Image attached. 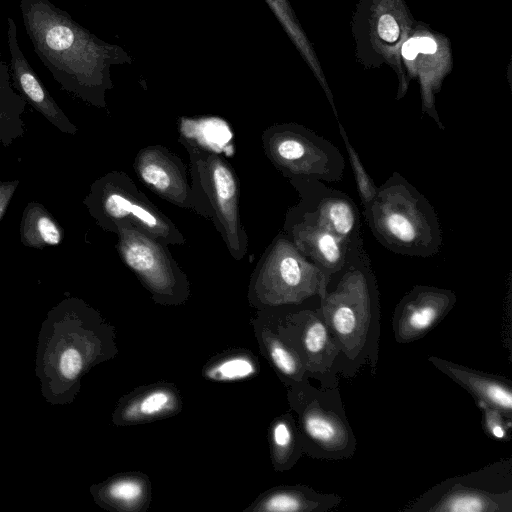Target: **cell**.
I'll return each instance as SVG.
<instances>
[{"mask_svg":"<svg viewBox=\"0 0 512 512\" xmlns=\"http://www.w3.org/2000/svg\"><path fill=\"white\" fill-rule=\"evenodd\" d=\"M478 407L482 411L484 433L498 441H509L511 439L512 419L490 406L479 405Z\"/></svg>","mask_w":512,"mask_h":512,"instance_id":"obj_27","label":"cell"},{"mask_svg":"<svg viewBox=\"0 0 512 512\" xmlns=\"http://www.w3.org/2000/svg\"><path fill=\"white\" fill-rule=\"evenodd\" d=\"M7 44L10 53V74L19 94L61 132L75 135L78 128L52 98L21 51L17 26L10 17L7 18Z\"/></svg>","mask_w":512,"mask_h":512,"instance_id":"obj_15","label":"cell"},{"mask_svg":"<svg viewBox=\"0 0 512 512\" xmlns=\"http://www.w3.org/2000/svg\"><path fill=\"white\" fill-rule=\"evenodd\" d=\"M377 32L381 39L394 42L399 37V26L393 16L385 14L378 20Z\"/></svg>","mask_w":512,"mask_h":512,"instance_id":"obj_30","label":"cell"},{"mask_svg":"<svg viewBox=\"0 0 512 512\" xmlns=\"http://www.w3.org/2000/svg\"><path fill=\"white\" fill-rule=\"evenodd\" d=\"M116 249L122 262L136 275L152 300L160 305L184 304L190 296L186 273L172 257L168 245L128 222L115 225Z\"/></svg>","mask_w":512,"mask_h":512,"instance_id":"obj_10","label":"cell"},{"mask_svg":"<svg viewBox=\"0 0 512 512\" xmlns=\"http://www.w3.org/2000/svg\"><path fill=\"white\" fill-rule=\"evenodd\" d=\"M182 408L179 389L173 383L157 382L137 387L122 397L113 419L120 426L139 425L173 417Z\"/></svg>","mask_w":512,"mask_h":512,"instance_id":"obj_16","label":"cell"},{"mask_svg":"<svg viewBox=\"0 0 512 512\" xmlns=\"http://www.w3.org/2000/svg\"><path fill=\"white\" fill-rule=\"evenodd\" d=\"M133 168L138 179L160 198L200 215L187 167L167 147L157 144L140 149Z\"/></svg>","mask_w":512,"mask_h":512,"instance_id":"obj_13","label":"cell"},{"mask_svg":"<svg viewBox=\"0 0 512 512\" xmlns=\"http://www.w3.org/2000/svg\"><path fill=\"white\" fill-rule=\"evenodd\" d=\"M418 52L423 54H433L437 50L436 42L429 37H416Z\"/></svg>","mask_w":512,"mask_h":512,"instance_id":"obj_32","label":"cell"},{"mask_svg":"<svg viewBox=\"0 0 512 512\" xmlns=\"http://www.w3.org/2000/svg\"><path fill=\"white\" fill-rule=\"evenodd\" d=\"M90 216L103 230L128 222L166 245H183L186 239L174 222L138 189L128 174L110 171L97 178L83 201Z\"/></svg>","mask_w":512,"mask_h":512,"instance_id":"obj_7","label":"cell"},{"mask_svg":"<svg viewBox=\"0 0 512 512\" xmlns=\"http://www.w3.org/2000/svg\"><path fill=\"white\" fill-rule=\"evenodd\" d=\"M419 54L416 44V39L411 38L407 40L402 46V55L407 60H414Z\"/></svg>","mask_w":512,"mask_h":512,"instance_id":"obj_33","label":"cell"},{"mask_svg":"<svg viewBox=\"0 0 512 512\" xmlns=\"http://www.w3.org/2000/svg\"><path fill=\"white\" fill-rule=\"evenodd\" d=\"M82 368L83 358L76 348L70 347L61 354L59 370L64 377L73 379L79 375Z\"/></svg>","mask_w":512,"mask_h":512,"instance_id":"obj_28","label":"cell"},{"mask_svg":"<svg viewBox=\"0 0 512 512\" xmlns=\"http://www.w3.org/2000/svg\"><path fill=\"white\" fill-rule=\"evenodd\" d=\"M363 215L374 238L390 252L429 258L441 250L443 232L433 205L399 172L378 186Z\"/></svg>","mask_w":512,"mask_h":512,"instance_id":"obj_3","label":"cell"},{"mask_svg":"<svg viewBox=\"0 0 512 512\" xmlns=\"http://www.w3.org/2000/svg\"><path fill=\"white\" fill-rule=\"evenodd\" d=\"M107 506L119 512H145L151 501V482L139 471L122 473L111 478L99 490Z\"/></svg>","mask_w":512,"mask_h":512,"instance_id":"obj_21","label":"cell"},{"mask_svg":"<svg viewBox=\"0 0 512 512\" xmlns=\"http://www.w3.org/2000/svg\"><path fill=\"white\" fill-rule=\"evenodd\" d=\"M270 7L273 9L279 20L283 23L287 31L290 33L291 37H293L296 43L303 47L304 41L302 40V35L299 30L296 28L292 17L289 13V7L285 0H266Z\"/></svg>","mask_w":512,"mask_h":512,"instance_id":"obj_29","label":"cell"},{"mask_svg":"<svg viewBox=\"0 0 512 512\" xmlns=\"http://www.w3.org/2000/svg\"><path fill=\"white\" fill-rule=\"evenodd\" d=\"M326 285L320 269L281 231L251 274L248 301L257 310L296 306L314 296H322Z\"/></svg>","mask_w":512,"mask_h":512,"instance_id":"obj_6","label":"cell"},{"mask_svg":"<svg viewBox=\"0 0 512 512\" xmlns=\"http://www.w3.org/2000/svg\"><path fill=\"white\" fill-rule=\"evenodd\" d=\"M20 239L24 246L30 248L57 246L63 239V230L41 203L32 201L22 213Z\"/></svg>","mask_w":512,"mask_h":512,"instance_id":"obj_24","label":"cell"},{"mask_svg":"<svg viewBox=\"0 0 512 512\" xmlns=\"http://www.w3.org/2000/svg\"><path fill=\"white\" fill-rule=\"evenodd\" d=\"M19 185V180H0V220L7 211L11 199Z\"/></svg>","mask_w":512,"mask_h":512,"instance_id":"obj_31","label":"cell"},{"mask_svg":"<svg viewBox=\"0 0 512 512\" xmlns=\"http://www.w3.org/2000/svg\"><path fill=\"white\" fill-rule=\"evenodd\" d=\"M299 194V202L290 207L284 224L309 221L344 240L352 250L363 247L359 209L347 194L323 181L289 180Z\"/></svg>","mask_w":512,"mask_h":512,"instance_id":"obj_12","label":"cell"},{"mask_svg":"<svg viewBox=\"0 0 512 512\" xmlns=\"http://www.w3.org/2000/svg\"><path fill=\"white\" fill-rule=\"evenodd\" d=\"M456 294L444 288L415 285L398 302L392 317L397 343L408 344L423 338L452 310Z\"/></svg>","mask_w":512,"mask_h":512,"instance_id":"obj_14","label":"cell"},{"mask_svg":"<svg viewBox=\"0 0 512 512\" xmlns=\"http://www.w3.org/2000/svg\"><path fill=\"white\" fill-rule=\"evenodd\" d=\"M287 400L296 413L303 453L314 459L351 458L357 440L347 419L337 379L312 385L309 377L287 387Z\"/></svg>","mask_w":512,"mask_h":512,"instance_id":"obj_5","label":"cell"},{"mask_svg":"<svg viewBox=\"0 0 512 512\" xmlns=\"http://www.w3.org/2000/svg\"><path fill=\"white\" fill-rule=\"evenodd\" d=\"M27 102L11 83V74L0 53V145L9 147L25 134L22 115Z\"/></svg>","mask_w":512,"mask_h":512,"instance_id":"obj_23","label":"cell"},{"mask_svg":"<svg viewBox=\"0 0 512 512\" xmlns=\"http://www.w3.org/2000/svg\"><path fill=\"white\" fill-rule=\"evenodd\" d=\"M338 127L340 135L345 144L348 159L353 170L357 189L361 198V203L363 208H365L370 204V202L375 197L378 186L375 185L374 181L365 170L357 152L353 148L352 144L349 142V138L339 120Z\"/></svg>","mask_w":512,"mask_h":512,"instance_id":"obj_26","label":"cell"},{"mask_svg":"<svg viewBox=\"0 0 512 512\" xmlns=\"http://www.w3.org/2000/svg\"><path fill=\"white\" fill-rule=\"evenodd\" d=\"M320 298V310L339 347L334 374L352 378L364 366L375 374L380 336L377 281L361 247L333 274Z\"/></svg>","mask_w":512,"mask_h":512,"instance_id":"obj_2","label":"cell"},{"mask_svg":"<svg viewBox=\"0 0 512 512\" xmlns=\"http://www.w3.org/2000/svg\"><path fill=\"white\" fill-rule=\"evenodd\" d=\"M341 501L337 494L318 493L305 485H282L263 492L244 512H328Z\"/></svg>","mask_w":512,"mask_h":512,"instance_id":"obj_19","label":"cell"},{"mask_svg":"<svg viewBox=\"0 0 512 512\" xmlns=\"http://www.w3.org/2000/svg\"><path fill=\"white\" fill-rule=\"evenodd\" d=\"M251 324L261 355L269 362L286 387L300 383L309 377L297 354L260 311L257 310L256 316L251 319Z\"/></svg>","mask_w":512,"mask_h":512,"instance_id":"obj_20","label":"cell"},{"mask_svg":"<svg viewBox=\"0 0 512 512\" xmlns=\"http://www.w3.org/2000/svg\"><path fill=\"white\" fill-rule=\"evenodd\" d=\"M269 451L277 472L289 471L303 456L296 419L291 413L275 417L268 429Z\"/></svg>","mask_w":512,"mask_h":512,"instance_id":"obj_22","label":"cell"},{"mask_svg":"<svg viewBox=\"0 0 512 512\" xmlns=\"http://www.w3.org/2000/svg\"><path fill=\"white\" fill-rule=\"evenodd\" d=\"M283 232L320 269L327 283L333 274L344 267L350 253L354 251L340 237L309 221L284 224Z\"/></svg>","mask_w":512,"mask_h":512,"instance_id":"obj_17","label":"cell"},{"mask_svg":"<svg viewBox=\"0 0 512 512\" xmlns=\"http://www.w3.org/2000/svg\"><path fill=\"white\" fill-rule=\"evenodd\" d=\"M189 155L191 186L200 215L212 221L234 260L248 250V236L239 210L240 185L231 164L220 154L181 136Z\"/></svg>","mask_w":512,"mask_h":512,"instance_id":"obj_4","label":"cell"},{"mask_svg":"<svg viewBox=\"0 0 512 512\" xmlns=\"http://www.w3.org/2000/svg\"><path fill=\"white\" fill-rule=\"evenodd\" d=\"M258 311L297 354L309 378L320 383L337 379L333 370L339 347L319 307L292 310L282 306Z\"/></svg>","mask_w":512,"mask_h":512,"instance_id":"obj_11","label":"cell"},{"mask_svg":"<svg viewBox=\"0 0 512 512\" xmlns=\"http://www.w3.org/2000/svg\"><path fill=\"white\" fill-rule=\"evenodd\" d=\"M428 362L465 389L478 406H490L512 419V382L509 379L436 356L428 357Z\"/></svg>","mask_w":512,"mask_h":512,"instance_id":"obj_18","label":"cell"},{"mask_svg":"<svg viewBox=\"0 0 512 512\" xmlns=\"http://www.w3.org/2000/svg\"><path fill=\"white\" fill-rule=\"evenodd\" d=\"M259 371L257 357L247 349L218 353L203 366L202 376L214 382H236L253 378Z\"/></svg>","mask_w":512,"mask_h":512,"instance_id":"obj_25","label":"cell"},{"mask_svg":"<svg viewBox=\"0 0 512 512\" xmlns=\"http://www.w3.org/2000/svg\"><path fill=\"white\" fill-rule=\"evenodd\" d=\"M404 512H512V459L445 479L401 509Z\"/></svg>","mask_w":512,"mask_h":512,"instance_id":"obj_8","label":"cell"},{"mask_svg":"<svg viewBox=\"0 0 512 512\" xmlns=\"http://www.w3.org/2000/svg\"><path fill=\"white\" fill-rule=\"evenodd\" d=\"M261 143L267 159L288 180H343L346 164L340 150L301 124H274L263 131Z\"/></svg>","mask_w":512,"mask_h":512,"instance_id":"obj_9","label":"cell"},{"mask_svg":"<svg viewBox=\"0 0 512 512\" xmlns=\"http://www.w3.org/2000/svg\"><path fill=\"white\" fill-rule=\"evenodd\" d=\"M23 25L34 51L62 89L99 108L112 87L109 67L120 54L50 0H20Z\"/></svg>","mask_w":512,"mask_h":512,"instance_id":"obj_1","label":"cell"}]
</instances>
